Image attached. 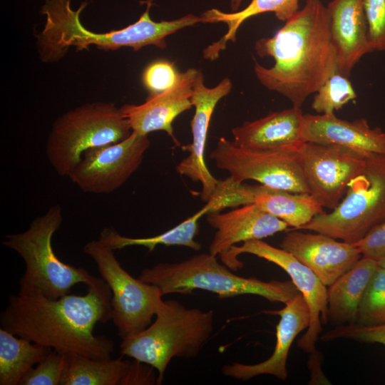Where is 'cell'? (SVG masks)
<instances>
[{
  "label": "cell",
  "instance_id": "obj_33",
  "mask_svg": "<svg viewBox=\"0 0 385 385\" xmlns=\"http://www.w3.org/2000/svg\"><path fill=\"white\" fill-rule=\"evenodd\" d=\"M371 51H385V0H363Z\"/></svg>",
  "mask_w": 385,
  "mask_h": 385
},
{
  "label": "cell",
  "instance_id": "obj_28",
  "mask_svg": "<svg viewBox=\"0 0 385 385\" xmlns=\"http://www.w3.org/2000/svg\"><path fill=\"white\" fill-rule=\"evenodd\" d=\"M356 98V93L348 77L337 72L315 93L312 108L319 114H332Z\"/></svg>",
  "mask_w": 385,
  "mask_h": 385
},
{
  "label": "cell",
  "instance_id": "obj_16",
  "mask_svg": "<svg viewBox=\"0 0 385 385\" xmlns=\"http://www.w3.org/2000/svg\"><path fill=\"white\" fill-rule=\"evenodd\" d=\"M198 71L190 68L179 72L173 86L160 93L149 95L143 103L122 106L121 111L132 130L141 135L165 131L175 145L180 146L174 135L173 123L180 114L192 106L191 96Z\"/></svg>",
  "mask_w": 385,
  "mask_h": 385
},
{
  "label": "cell",
  "instance_id": "obj_23",
  "mask_svg": "<svg viewBox=\"0 0 385 385\" xmlns=\"http://www.w3.org/2000/svg\"><path fill=\"white\" fill-rule=\"evenodd\" d=\"M379 265L361 257L327 289V321L334 327L354 324L364 290Z\"/></svg>",
  "mask_w": 385,
  "mask_h": 385
},
{
  "label": "cell",
  "instance_id": "obj_27",
  "mask_svg": "<svg viewBox=\"0 0 385 385\" xmlns=\"http://www.w3.org/2000/svg\"><path fill=\"white\" fill-rule=\"evenodd\" d=\"M68 362L61 385H119L128 371L131 361L117 359H93L67 354Z\"/></svg>",
  "mask_w": 385,
  "mask_h": 385
},
{
  "label": "cell",
  "instance_id": "obj_21",
  "mask_svg": "<svg viewBox=\"0 0 385 385\" xmlns=\"http://www.w3.org/2000/svg\"><path fill=\"white\" fill-rule=\"evenodd\" d=\"M304 142L336 144L365 155H385V132L371 128L365 118L353 121L332 114H304Z\"/></svg>",
  "mask_w": 385,
  "mask_h": 385
},
{
  "label": "cell",
  "instance_id": "obj_20",
  "mask_svg": "<svg viewBox=\"0 0 385 385\" xmlns=\"http://www.w3.org/2000/svg\"><path fill=\"white\" fill-rule=\"evenodd\" d=\"M327 9L337 72L349 77L361 58L372 52L363 0H332Z\"/></svg>",
  "mask_w": 385,
  "mask_h": 385
},
{
  "label": "cell",
  "instance_id": "obj_30",
  "mask_svg": "<svg viewBox=\"0 0 385 385\" xmlns=\"http://www.w3.org/2000/svg\"><path fill=\"white\" fill-rule=\"evenodd\" d=\"M67 362V354L52 349L29 371L19 385H61Z\"/></svg>",
  "mask_w": 385,
  "mask_h": 385
},
{
  "label": "cell",
  "instance_id": "obj_18",
  "mask_svg": "<svg viewBox=\"0 0 385 385\" xmlns=\"http://www.w3.org/2000/svg\"><path fill=\"white\" fill-rule=\"evenodd\" d=\"M227 200L236 207L254 203L261 210L285 222L290 230H298L324 212L309 193L293 192L262 185L232 182L227 187Z\"/></svg>",
  "mask_w": 385,
  "mask_h": 385
},
{
  "label": "cell",
  "instance_id": "obj_14",
  "mask_svg": "<svg viewBox=\"0 0 385 385\" xmlns=\"http://www.w3.org/2000/svg\"><path fill=\"white\" fill-rule=\"evenodd\" d=\"M232 83L224 78L216 86L207 87L199 70L193 84L191 103L195 113L190 122L192 143L183 146L189 155L176 166L177 172L201 184V200L207 202L215 192L220 180L215 178L206 165L205 152L210 122L216 105L230 93Z\"/></svg>",
  "mask_w": 385,
  "mask_h": 385
},
{
  "label": "cell",
  "instance_id": "obj_15",
  "mask_svg": "<svg viewBox=\"0 0 385 385\" xmlns=\"http://www.w3.org/2000/svg\"><path fill=\"white\" fill-rule=\"evenodd\" d=\"M314 232L289 230L283 237L280 247L312 270L329 287L349 270L362 255L354 244Z\"/></svg>",
  "mask_w": 385,
  "mask_h": 385
},
{
  "label": "cell",
  "instance_id": "obj_4",
  "mask_svg": "<svg viewBox=\"0 0 385 385\" xmlns=\"http://www.w3.org/2000/svg\"><path fill=\"white\" fill-rule=\"evenodd\" d=\"M63 222L61 206H51L34 218L24 232L6 235L2 244L23 260L25 272L19 280V294L56 299L69 294L78 283L98 287L106 282L83 267L66 264L55 254L52 237Z\"/></svg>",
  "mask_w": 385,
  "mask_h": 385
},
{
  "label": "cell",
  "instance_id": "obj_1",
  "mask_svg": "<svg viewBox=\"0 0 385 385\" xmlns=\"http://www.w3.org/2000/svg\"><path fill=\"white\" fill-rule=\"evenodd\" d=\"M87 287L84 295L56 299L11 295L0 314L1 327L65 354L110 358L113 342L93 330L97 323L111 319L112 293L106 282Z\"/></svg>",
  "mask_w": 385,
  "mask_h": 385
},
{
  "label": "cell",
  "instance_id": "obj_5",
  "mask_svg": "<svg viewBox=\"0 0 385 385\" xmlns=\"http://www.w3.org/2000/svg\"><path fill=\"white\" fill-rule=\"evenodd\" d=\"M155 317L144 330L122 340L120 353L154 367L157 384H161L173 358L198 355L212 332L214 313L168 299L163 301Z\"/></svg>",
  "mask_w": 385,
  "mask_h": 385
},
{
  "label": "cell",
  "instance_id": "obj_3",
  "mask_svg": "<svg viewBox=\"0 0 385 385\" xmlns=\"http://www.w3.org/2000/svg\"><path fill=\"white\" fill-rule=\"evenodd\" d=\"M71 4V0H46L41 7L46 24L37 44L40 58L44 62L59 60L71 46H75L77 51L92 45L104 50L130 47L138 51L150 45L164 49L168 36L202 23L201 17L192 14L170 21H154L149 14L152 0H148L146 10L134 24L120 30L96 33L86 29L80 20L81 12L88 3L83 2L76 11Z\"/></svg>",
  "mask_w": 385,
  "mask_h": 385
},
{
  "label": "cell",
  "instance_id": "obj_12",
  "mask_svg": "<svg viewBox=\"0 0 385 385\" xmlns=\"http://www.w3.org/2000/svg\"><path fill=\"white\" fill-rule=\"evenodd\" d=\"M309 193L323 207L333 210L350 182L364 169L369 155L344 146L304 142L299 150Z\"/></svg>",
  "mask_w": 385,
  "mask_h": 385
},
{
  "label": "cell",
  "instance_id": "obj_9",
  "mask_svg": "<svg viewBox=\"0 0 385 385\" xmlns=\"http://www.w3.org/2000/svg\"><path fill=\"white\" fill-rule=\"evenodd\" d=\"M83 252L96 264L112 293L111 319L123 340L142 332L151 323L163 302L155 285L132 277L120 264L114 250L98 240L88 242Z\"/></svg>",
  "mask_w": 385,
  "mask_h": 385
},
{
  "label": "cell",
  "instance_id": "obj_32",
  "mask_svg": "<svg viewBox=\"0 0 385 385\" xmlns=\"http://www.w3.org/2000/svg\"><path fill=\"white\" fill-rule=\"evenodd\" d=\"M342 338L364 343H378L385 346V323L367 326L356 323L337 326L322 337L323 341Z\"/></svg>",
  "mask_w": 385,
  "mask_h": 385
},
{
  "label": "cell",
  "instance_id": "obj_22",
  "mask_svg": "<svg viewBox=\"0 0 385 385\" xmlns=\"http://www.w3.org/2000/svg\"><path fill=\"white\" fill-rule=\"evenodd\" d=\"M304 114L301 108L292 106L272 112L253 121H246L231 132L233 143L241 148L258 150H299Z\"/></svg>",
  "mask_w": 385,
  "mask_h": 385
},
{
  "label": "cell",
  "instance_id": "obj_37",
  "mask_svg": "<svg viewBox=\"0 0 385 385\" xmlns=\"http://www.w3.org/2000/svg\"><path fill=\"white\" fill-rule=\"evenodd\" d=\"M377 262L379 267L385 269V256L380 259Z\"/></svg>",
  "mask_w": 385,
  "mask_h": 385
},
{
  "label": "cell",
  "instance_id": "obj_11",
  "mask_svg": "<svg viewBox=\"0 0 385 385\" xmlns=\"http://www.w3.org/2000/svg\"><path fill=\"white\" fill-rule=\"evenodd\" d=\"M248 253L274 263L284 270L304 297L310 312L307 332L298 340V346L308 353L315 351V344L322 332V322L327 321V288L308 267L282 248L270 245L262 240H252L240 246L234 245L220 256L222 263L232 271L243 267L237 257Z\"/></svg>",
  "mask_w": 385,
  "mask_h": 385
},
{
  "label": "cell",
  "instance_id": "obj_10",
  "mask_svg": "<svg viewBox=\"0 0 385 385\" xmlns=\"http://www.w3.org/2000/svg\"><path fill=\"white\" fill-rule=\"evenodd\" d=\"M210 158L233 182L252 180L272 188L309 193L298 150L244 148L221 137Z\"/></svg>",
  "mask_w": 385,
  "mask_h": 385
},
{
  "label": "cell",
  "instance_id": "obj_7",
  "mask_svg": "<svg viewBox=\"0 0 385 385\" xmlns=\"http://www.w3.org/2000/svg\"><path fill=\"white\" fill-rule=\"evenodd\" d=\"M132 132L120 107L111 102L86 103L56 119L46 155L59 176L68 177L85 151L123 140Z\"/></svg>",
  "mask_w": 385,
  "mask_h": 385
},
{
  "label": "cell",
  "instance_id": "obj_24",
  "mask_svg": "<svg viewBox=\"0 0 385 385\" xmlns=\"http://www.w3.org/2000/svg\"><path fill=\"white\" fill-rule=\"evenodd\" d=\"M299 0H251L242 10L225 13L210 9L201 14L202 23L222 22L227 26L226 34L203 50V56L210 61L216 60L225 50L227 41L235 42L237 32L247 19L266 12H273L277 19L287 21L299 10Z\"/></svg>",
  "mask_w": 385,
  "mask_h": 385
},
{
  "label": "cell",
  "instance_id": "obj_25",
  "mask_svg": "<svg viewBox=\"0 0 385 385\" xmlns=\"http://www.w3.org/2000/svg\"><path fill=\"white\" fill-rule=\"evenodd\" d=\"M51 348L0 328V385H19L29 371Z\"/></svg>",
  "mask_w": 385,
  "mask_h": 385
},
{
  "label": "cell",
  "instance_id": "obj_31",
  "mask_svg": "<svg viewBox=\"0 0 385 385\" xmlns=\"http://www.w3.org/2000/svg\"><path fill=\"white\" fill-rule=\"evenodd\" d=\"M179 71L174 62L165 59L155 60L143 71L142 81L150 95L160 93L169 89L178 80Z\"/></svg>",
  "mask_w": 385,
  "mask_h": 385
},
{
  "label": "cell",
  "instance_id": "obj_6",
  "mask_svg": "<svg viewBox=\"0 0 385 385\" xmlns=\"http://www.w3.org/2000/svg\"><path fill=\"white\" fill-rule=\"evenodd\" d=\"M138 278L158 287L163 295L191 294L197 289L215 293L221 299L254 294L270 302L285 304L299 292L292 280L265 282L238 276L209 252L178 262L158 263L143 269Z\"/></svg>",
  "mask_w": 385,
  "mask_h": 385
},
{
  "label": "cell",
  "instance_id": "obj_2",
  "mask_svg": "<svg viewBox=\"0 0 385 385\" xmlns=\"http://www.w3.org/2000/svg\"><path fill=\"white\" fill-rule=\"evenodd\" d=\"M255 50L259 56L274 60L270 68L254 61L257 78L268 90L289 99L292 106L301 108L337 72L329 14L321 0H306L274 36L257 40Z\"/></svg>",
  "mask_w": 385,
  "mask_h": 385
},
{
  "label": "cell",
  "instance_id": "obj_34",
  "mask_svg": "<svg viewBox=\"0 0 385 385\" xmlns=\"http://www.w3.org/2000/svg\"><path fill=\"white\" fill-rule=\"evenodd\" d=\"M354 245L359 248L362 257L378 262L385 256V220L373 227Z\"/></svg>",
  "mask_w": 385,
  "mask_h": 385
},
{
  "label": "cell",
  "instance_id": "obj_36",
  "mask_svg": "<svg viewBox=\"0 0 385 385\" xmlns=\"http://www.w3.org/2000/svg\"><path fill=\"white\" fill-rule=\"evenodd\" d=\"M244 0H230V8L232 12L237 11Z\"/></svg>",
  "mask_w": 385,
  "mask_h": 385
},
{
  "label": "cell",
  "instance_id": "obj_8",
  "mask_svg": "<svg viewBox=\"0 0 385 385\" xmlns=\"http://www.w3.org/2000/svg\"><path fill=\"white\" fill-rule=\"evenodd\" d=\"M384 220L385 155L372 153L337 207L316 215L298 230L319 232L355 244Z\"/></svg>",
  "mask_w": 385,
  "mask_h": 385
},
{
  "label": "cell",
  "instance_id": "obj_19",
  "mask_svg": "<svg viewBox=\"0 0 385 385\" xmlns=\"http://www.w3.org/2000/svg\"><path fill=\"white\" fill-rule=\"evenodd\" d=\"M207 221L216 230L208 252L214 256L226 253L239 242L262 240L285 231L289 227L254 203L236 207L226 212H209Z\"/></svg>",
  "mask_w": 385,
  "mask_h": 385
},
{
  "label": "cell",
  "instance_id": "obj_13",
  "mask_svg": "<svg viewBox=\"0 0 385 385\" xmlns=\"http://www.w3.org/2000/svg\"><path fill=\"white\" fill-rule=\"evenodd\" d=\"M150 145L148 135L133 131L123 140L85 151L68 178L86 192H113L138 169Z\"/></svg>",
  "mask_w": 385,
  "mask_h": 385
},
{
  "label": "cell",
  "instance_id": "obj_35",
  "mask_svg": "<svg viewBox=\"0 0 385 385\" xmlns=\"http://www.w3.org/2000/svg\"><path fill=\"white\" fill-rule=\"evenodd\" d=\"M152 366L135 360L131 364L119 385H153L157 384L158 376Z\"/></svg>",
  "mask_w": 385,
  "mask_h": 385
},
{
  "label": "cell",
  "instance_id": "obj_17",
  "mask_svg": "<svg viewBox=\"0 0 385 385\" xmlns=\"http://www.w3.org/2000/svg\"><path fill=\"white\" fill-rule=\"evenodd\" d=\"M264 312L280 317L276 327V344L272 354L258 364L234 362L226 364L222 368L225 376L243 381L263 374L272 375L282 381L287 379V360L290 347L296 337L309 325L308 305L299 292L284 304L282 309Z\"/></svg>",
  "mask_w": 385,
  "mask_h": 385
},
{
  "label": "cell",
  "instance_id": "obj_26",
  "mask_svg": "<svg viewBox=\"0 0 385 385\" xmlns=\"http://www.w3.org/2000/svg\"><path fill=\"white\" fill-rule=\"evenodd\" d=\"M201 209L170 230L148 237H129L120 235L113 227H105L100 233L98 240L113 250L126 247L142 246L153 252L158 245L184 246L195 251L201 249V244L195 240L200 230V218L205 215Z\"/></svg>",
  "mask_w": 385,
  "mask_h": 385
},
{
  "label": "cell",
  "instance_id": "obj_29",
  "mask_svg": "<svg viewBox=\"0 0 385 385\" xmlns=\"http://www.w3.org/2000/svg\"><path fill=\"white\" fill-rule=\"evenodd\" d=\"M385 323V269L378 267L361 299L356 324L376 325Z\"/></svg>",
  "mask_w": 385,
  "mask_h": 385
}]
</instances>
